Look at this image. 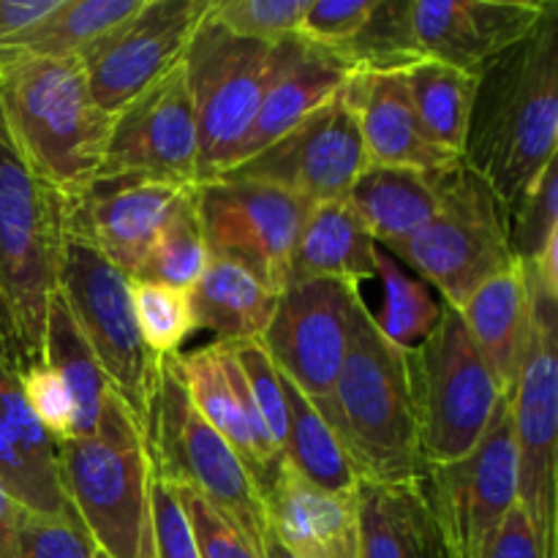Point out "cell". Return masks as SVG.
Instances as JSON below:
<instances>
[{
  "instance_id": "36",
  "label": "cell",
  "mask_w": 558,
  "mask_h": 558,
  "mask_svg": "<svg viewBox=\"0 0 558 558\" xmlns=\"http://www.w3.org/2000/svg\"><path fill=\"white\" fill-rule=\"evenodd\" d=\"M357 74L407 71L423 60L409 25V0H376L360 36L341 52Z\"/></svg>"
},
{
  "instance_id": "38",
  "label": "cell",
  "mask_w": 558,
  "mask_h": 558,
  "mask_svg": "<svg viewBox=\"0 0 558 558\" xmlns=\"http://www.w3.org/2000/svg\"><path fill=\"white\" fill-rule=\"evenodd\" d=\"M558 167L550 161L510 210V245L518 265L529 267L558 245Z\"/></svg>"
},
{
  "instance_id": "20",
  "label": "cell",
  "mask_w": 558,
  "mask_h": 558,
  "mask_svg": "<svg viewBox=\"0 0 558 558\" xmlns=\"http://www.w3.org/2000/svg\"><path fill=\"white\" fill-rule=\"evenodd\" d=\"M174 365L199 417L238 452L262 490L281 461V452L270 441L229 343L180 352L174 354Z\"/></svg>"
},
{
  "instance_id": "47",
  "label": "cell",
  "mask_w": 558,
  "mask_h": 558,
  "mask_svg": "<svg viewBox=\"0 0 558 558\" xmlns=\"http://www.w3.org/2000/svg\"><path fill=\"white\" fill-rule=\"evenodd\" d=\"M63 0H0V65L11 63L22 38L41 25Z\"/></svg>"
},
{
  "instance_id": "16",
  "label": "cell",
  "mask_w": 558,
  "mask_h": 558,
  "mask_svg": "<svg viewBox=\"0 0 558 558\" xmlns=\"http://www.w3.org/2000/svg\"><path fill=\"white\" fill-rule=\"evenodd\" d=\"M365 167L368 156L360 136L357 114L343 87L332 101L316 109L283 140L262 150L259 156L232 167L221 178L259 180L292 191L311 205H322V202L347 199L349 189Z\"/></svg>"
},
{
  "instance_id": "42",
  "label": "cell",
  "mask_w": 558,
  "mask_h": 558,
  "mask_svg": "<svg viewBox=\"0 0 558 558\" xmlns=\"http://www.w3.org/2000/svg\"><path fill=\"white\" fill-rule=\"evenodd\" d=\"M374 5L376 0H311L298 36L311 47L341 54L371 20Z\"/></svg>"
},
{
  "instance_id": "19",
  "label": "cell",
  "mask_w": 558,
  "mask_h": 558,
  "mask_svg": "<svg viewBox=\"0 0 558 558\" xmlns=\"http://www.w3.org/2000/svg\"><path fill=\"white\" fill-rule=\"evenodd\" d=\"M183 189L147 178H98L71 202L69 227L134 278Z\"/></svg>"
},
{
  "instance_id": "43",
  "label": "cell",
  "mask_w": 558,
  "mask_h": 558,
  "mask_svg": "<svg viewBox=\"0 0 558 558\" xmlns=\"http://www.w3.org/2000/svg\"><path fill=\"white\" fill-rule=\"evenodd\" d=\"M172 488L191 523L199 558H262L259 550L240 534V529L227 521L210 501L180 485H172Z\"/></svg>"
},
{
  "instance_id": "12",
  "label": "cell",
  "mask_w": 558,
  "mask_h": 558,
  "mask_svg": "<svg viewBox=\"0 0 558 558\" xmlns=\"http://www.w3.org/2000/svg\"><path fill=\"white\" fill-rule=\"evenodd\" d=\"M202 229L210 256L248 267L278 294L289 283V262L311 202L259 180L196 183Z\"/></svg>"
},
{
  "instance_id": "10",
  "label": "cell",
  "mask_w": 558,
  "mask_h": 558,
  "mask_svg": "<svg viewBox=\"0 0 558 558\" xmlns=\"http://www.w3.org/2000/svg\"><path fill=\"white\" fill-rule=\"evenodd\" d=\"M529 294V332L521 371L512 387V425L518 447V505L526 510L556 558V436H558V287L523 267Z\"/></svg>"
},
{
  "instance_id": "4",
  "label": "cell",
  "mask_w": 558,
  "mask_h": 558,
  "mask_svg": "<svg viewBox=\"0 0 558 558\" xmlns=\"http://www.w3.org/2000/svg\"><path fill=\"white\" fill-rule=\"evenodd\" d=\"M60 488L104 558L153 554V469L142 420L109 390L98 428L58 445Z\"/></svg>"
},
{
  "instance_id": "13",
  "label": "cell",
  "mask_w": 558,
  "mask_h": 558,
  "mask_svg": "<svg viewBox=\"0 0 558 558\" xmlns=\"http://www.w3.org/2000/svg\"><path fill=\"white\" fill-rule=\"evenodd\" d=\"M425 488L452 558H477L518 505V447L510 396L469 456L425 466Z\"/></svg>"
},
{
  "instance_id": "15",
  "label": "cell",
  "mask_w": 558,
  "mask_h": 558,
  "mask_svg": "<svg viewBox=\"0 0 558 558\" xmlns=\"http://www.w3.org/2000/svg\"><path fill=\"white\" fill-rule=\"evenodd\" d=\"M213 0H145L140 11L80 58L93 101L109 118L185 58Z\"/></svg>"
},
{
  "instance_id": "24",
  "label": "cell",
  "mask_w": 558,
  "mask_h": 558,
  "mask_svg": "<svg viewBox=\"0 0 558 558\" xmlns=\"http://www.w3.org/2000/svg\"><path fill=\"white\" fill-rule=\"evenodd\" d=\"M0 483L36 515L69 510L60 488L58 447L25 401L20 379L0 357Z\"/></svg>"
},
{
  "instance_id": "28",
  "label": "cell",
  "mask_w": 558,
  "mask_h": 558,
  "mask_svg": "<svg viewBox=\"0 0 558 558\" xmlns=\"http://www.w3.org/2000/svg\"><path fill=\"white\" fill-rule=\"evenodd\" d=\"M461 319L505 396H512L529 332V294L523 267L512 265L488 278L463 303Z\"/></svg>"
},
{
  "instance_id": "33",
  "label": "cell",
  "mask_w": 558,
  "mask_h": 558,
  "mask_svg": "<svg viewBox=\"0 0 558 558\" xmlns=\"http://www.w3.org/2000/svg\"><path fill=\"white\" fill-rule=\"evenodd\" d=\"M374 278L381 287V311H371V316L392 347L412 354L436 330L445 300L428 281L414 276L381 245L374 251Z\"/></svg>"
},
{
  "instance_id": "48",
  "label": "cell",
  "mask_w": 558,
  "mask_h": 558,
  "mask_svg": "<svg viewBox=\"0 0 558 558\" xmlns=\"http://www.w3.org/2000/svg\"><path fill=\"white\" fill-rule=\"evenodd\" d=\"M25 512V507L0 483V558H16V532Z\"/></svg>"
},
{
  "instance_id": "26",
  "label": "cell",
  "mask_w": 558,
  "mask_h": 558,
  "mask_svg": "<svg viewBox=\"0 0 558 558\" xmlns=\"http://www.w3.org/2000/svg\"><path fill=\"white\" fill-rule=\"evenodd\" d=\"M439 174L368 163L347 202L381 248L412 240L439 207Z\"/></svg>"
},
{
  "instance_id": "17",
  "label": "cell",
  "mask_w": 558,
  "mask_h": 558,
  "mask_svg": "<svg viewBox=\"0 0 558 558\" xmlns=\"http://www.w3.org/2000/svg\"><path fill=\"white\" fill-rule=\"evenodd\" d=\"M98 178L196 183V120L183 60L114 114Z\"/></svg>"
},
{
  "instance_id": "8",
  "label": "cell",
  "mask_w": 558,
  "mask_h": 558,
  "mask_svg": "<svg viewBox=\"0 0 558 558\" xmlns=\"http://www.w3.org/2000/svg\"><path fill=\"white\" fill-rule=\"evenodd\" d=\"M145 430L156 477L194 490L210 501L262 554L270 523L259 485L238 452L199 417L185 392L174 357L161 360Z\"/></svg>"
},
{
  "instance_id": "9",
  "label": "cell",
  "mask_w": 558,
  "mask_h": 558,
  "mask_svg": "<svg viewBox=\"0 0 558 558\" xmlns=\"http://www.w3.org/2000/svg\"><path fill=\"white\" fill-rule=\"evenodd\" d=\"M409 368L425 466L461 461L477 447L507 398L461 311L445 303L436 330L409 354Z\"/></svg>"
},
{
  "instance_id": "30",
  "label": "cell",
  "mask_w": 558,
  "mask_h": 558,
  "mask_svg": "<svg viewBox=\"0 0 558 558\" xmlns=\"http://www.w3.org/2000/svg\"><path fill=\"white\" fill-rule=\"evenodd\" d=\"M283 392H287V439H283L281 461H287L314 488L327 494H357L363 480L336 430L287 376H283Z\"/></svg>"
},
{
  "instance_id": "37",
  "label": "cell",
  "mask_w": 558,
  "mask_h": 558,
  "mask_svg": "<svg viewBox=\"0 0 558 558\" xmlns=\"http://www.w3.org/2000/svg\"><path fill=\"white\" fill-rule=\"evenodd\" d=\"M131 303L142 343L156 360L180 354L183 343L196 332L189 292L131 278Z\"/></svg>"
},
{
  "instance_id": "21",
  "label": "cell",
  "mask_w": 558,
  "mask_h": 558,
  "mask_svg": "<svg viewBox=\"0 0 558 558\" xmlns=\"http://www.w3.org/2000/svg\"><path fill=\"white\" fill-rule=\"evenodd\" d=\"M262 499L270 532L294 558H357V494H327L278 461Z\"/></svg>"
},
{
  "instance_id": "11",
  "label": "cell",
  "mask_w": 558,
  "mask_h": 558,
  "mask_svg": "<svg viewBox=\"0 0 558 558\" xmlns=\"http://www.w3.org/2000/svg\"><path fill=\"white\" fill-rule=\"evenodd\" d=\"M58 292L90 343L109 387L145 425L161 360L153 357L140 338L131 303V278L69 227L60 254Z\"/></svg>"
},
{
  "instance_id": "27",
  "label": "cell",
  "mask_w": 558,
  "mask_h": 558,
  "mask_svg": "<svg viewBox=\"0 0 558 558\" xmlns=\"http://www.w3.org/2000/svg\"><path fill=\"white\" fill-rule=\"evenodd\" d=\"M189 298L196 330L213 332L216 343L262 341L278 305L276 289L227 256H210Z\"/></svg>"
},
{
  "instance_id": "29",
  "label": "cell",
  "mask_w": 558,
  "mask_h": 558,
  "mask_svg": "<svg viewBox=\"0 0 558 558\" xmlns=\"http://www.w3.org/2000/svg\"><path fill=\"white\" fill-rule=\"evenodd\" d=\"M376 240L347 199L311 207L289 262V283L308 278H338L363 283L374 278ZM287 283V287H289Z\"/></svg>"
},
{
  "instance_id": "31",
  "label": "cell",
  "mask_w": 558,
  "mask_h": 558,
  "mask_svg": "<svg viewBox=\"0 0 558 558\" xmlns=\"http://www.w3.org/2000/svg\"><path fill=\"white\" fill-rule=\"evenodd\" d=\"M403 76L425 140L445 156L461 161L477 76L430 58L414 63Z\"/></svg>"
},
{
  "instance_id": "3",
  "label": "cell",
  "mask_w": 558,
  "mask_h": 558,
  "mask_svg": "<svg viewBox=\"0 0 558 558\" xmlns=\"http://www.w3.org/2000/svg\"><path fill=\"white\" fill-rule=\"evenodd\" d=\"M332 430L363 483L425 474L409 354L381 336L363 294L354 300L349 349L332 387Z\"/></svg>"
},
{
  "instance_id": "22",
  "label": "cell",
  "mask_w": 558,
  "mask_h": 558,
  "mask_svg": "<svg viewBox=\"0 0 558 558\" xmlns=\"http://www.w3.org/2000/svg\"><path fill=\"white\" fill-rule=\"evenodd\" d=\"M354 74H357L354 65L343 60L341 54L311 47L303 38L294 36L281 69L276 71L265 98H262L259 112H256L232 167L259 156L262 150L283 140L316 109L332 101Z\"/></svg>"
},
{
  "instance_id": "18",
  "label": "cell",
  "mask_w": 558,
  "mask_h": 558,
  "mask_svg": "<svg viewBox=\"0 0 558 558\" xmlns=\"http://www.w3.org/2000/svg\"><path fill=\"white\" fill-rule=\"evenodd\" d=\"M550 3L499 0H409V25L420 54L477 76L534 31Z\"/></svg>"
},
{
  "instance_id": "49",
  "label": "cell",
  "mask_w": 558,
  "mask_h": 558,
  "mask_svg": "<svg viewBox=\"0 0 558 558\" xmlns=\"http://www.w3.org/2000/svg\"><path fill=\"white\" fill-rule=\"evenodd\" d=\"M262 558H294L281 543H278V537L270 532V526H267L265 543H262Z\"/></svg>"
},
{
  "instance_id": "39",
  "label": "cell",
  "mask_w": 558,
  "mask_h": 558,
  "mask_svg": "<svg viewBox=\"0 0 558 558\" xmlns=\"http://www.w3.org/2000/svg\"><path fill=\"white\" fill-rule=\"evenodd\" d=\"M308 3L311 0H213L210 16L234 36L278 44L298 36Z\"/></svg>"
},
{
  "instance_id": "14",
  "label": "cell",
  "mask_w": 558,
  "mask_h": 558,
  "mask_svg": "<svg viewBox=\"0 0 558 558\" xmlns=\"http://www.w3.org/2000/svg\"><path fill=\"white\" fill-rule=\"evenodd\" d=\"M357 298V283L338 278L289 283L262 338L276 368L319 409L330 428L332 387L347 357Z\"/></svg>"
},
{
  "instance_id": "44",
  "label": "cell",
  "mask_w": 558,
  "mask_h": 558,
  "mask_svg": "<svg viewBox=\"0 0 558 558\" xmlns=\"http://www.w3.org/2000/svg\"><path fill=\"white\" fill-rule=\"evenodd\" d=\"M16 379H20L33 417L38 420L44 434L54 441V447L74 439V401H71L60 376L47 363H41L33 365L31 371H25Z\"/></svg>"
},
{
  "instance_id": "32",
  "label": "cell",
  "mask_w": 558,
  "mask_h": 558,
  "mask_svg": "<svg viewBox=\"0 0 558 558\" xmlns=\"http://www.w3.org/2000/svg\"><path fill=\"white\" fill-rule=\"evenodd\" d=\"M44 363L60 376L74 401V439L90 436L98 428L104 401L112 387H109L107 374L98 365L90 343L85 341L74 316L65 308L60 292H54L52 305H49Z\"/></svg>"
},
{
  "instance_id": "50",
  "label": "cell",
  "mask_w": 558,
  "mask_h": 558,
  "mask_svg": "<svg viewBox=\"0 0 558 558\" xmlns=\"http://www.w3.org/2000/svg\"><path fill=\"white\" fill-rule=\"evenodd\" d=\"M96 558H104V556H101V554H98V556H96Z\"/></svg>"
},
{
  "instance_id": "41",
  "label": "cell",
  "mask_w": 558,
  "mask_h": 558,
  "mask_svg": "<svg viewBox=\"0 0 558 558\" xmlns=\"http://www.w3.org/2000/svg\"><path fill=\"white\" fill-rule=\"evenodd\" d=\"M96 545L87 537L76 512L58 515L25 512L16 532V558H96Z\"/></svg>"
},
{
  "instance_id": "1",
  "label": "cell",
  "mask_w": 558,
  "mask_h": 558,
  "mask_svg": "<svg viewBox=\"0 0 558 558\" xmlns=\"http://www.w3.org/2000/svg\"><path fill=\"white\" fill-rule=\"evenodd\" d=\"M558 145V5L477 74L461 163L515 207Z\"/></svg>"
},
{
  "instance_id": "34",
  "label": "cell",
  "mask_w": 558,
  "mask_h": 558,
  "mask_svg": "<svg viewBox=\"0 0 558 558\" xmlns=\"http://www.w3.org/2000/svg\"><path fill=\"white\" fill-rule=\"evenodd\" d=\"M145 0H63L22 38L16 58H82L107 33L129 22Z\"/></svg>"
},
{
  "instance_id": "40",
  "label": "cell",
  "mask_w": 558,
  "mask_h": 558,
  "mask_svg": "<svg viewBox=\"0 0 558 558\" xmlns=\"http://www.w3.org/2000/svg\"><path fill=\"white\" fill-rule=\"evenodd\" d=\"M234 360H238L243 379L248 385L251 398H254L259 417L265 423L270 441L278 452H283V439H287V392H283V376L276 363L267 354L262 341H238L229 343Z\"/></svg>"
},
{
  "instance_id": "46",
  "label": "cell",
  "mask_w": 558,
  "mask_h": 558,
  "mask_svg": "<svg viewBox=\"0 0 558 558\" xmlns=\"http://www.w3.org/2000/svg\"><path fill=\"white\" fill-rule=\"evenodd\" d=\"M477 558H548V550L532 518L521 505H515Z\"/></svg>"
},
{
  "instance_id": "23",
  "label": "cell",
  "mask_w": 558,
  "mask_h": 558,
  "mask_svg": "<svg viewBox=\"0 0 558 558\" xmlns=\"http://www.w3.org/2000/svg\"><path fill=\"white\" fill-rule=\"evenodd\" d=\"M347 96L357 114L368 163L420 172H445L461 163L425 140L403 71L354 74L347 85Z\"/></svg>"
},
{
  "instance_id": "5",
  "label": "cell",
  "mask_w": 558,
  "mask_h": 558,
  "mask_svg": "<svg viewBox=\"0 0 558 558\" xmlns=\"http://www.w3.org/2000/svg\"><path fill=\"white\" fill-rule=\"evenodd\" d=\"M0 109L27 163L65 199L96 183L112 118L93 101L80 58L0 65Z\"/></svg>"
},
{
  "instance_id": "2",
  "label": "cell",
  "mask_w": 558,
  "mask_h": 558,
  "mask_svg": "<svg viewBox=\"0 0 558 558\" xmlns=\"http://www.w3.org/2000/svg\"><path fill=\"white\" fill-rule=\"evenodd\" d=\"M71 199L27 163L0 109V357L22 376L44 363Z\"/></svg>"
},
{
  "instance_id": "25",
  "label": "cell",
  "mask_w": 558,
  "mask_h": 558,
  "mask_svg": "<svg viewBox=\"0 0 558 558\" xmlns=\"http://www.w3.org/2000/svg\"><path fill=\"white\" fill-rule=\"evenodd\" d=\"M357 558H452L423 477L360 483Z\"/></svg>"
},
{
  "instance_id": "6",
  "label": "cell",
  "mask_w": 558,
  "mask_h": 558,
  "mask_svg": "<svg viewBox=\"0 0 558 558\" xmlns=\"http://www.w3.org/2000/svg\"><path fill=\"white\" fill-rule=\"evenodd\" d=\"M398 262L428 281L450 308L463 303L488 278L515 265L510 245V207L483 178L463 163L439 174V207L407 243L392 245Z\"/></svg>"
},
{
  "instance_id": "45",
  "label": "cell",
  "mask_w": 558,
  "mask_h": 558,
  "mask_svg": "<svg viewBox=\"0 0 558 558\" xmlns=\"http://www.w3.org/2000/svg\"><path fill=\"white\" fill-rule=\"evenodd\" d=\"M153 554L156 558H199L194 532L167 480H153Z\"/></svg>"
},
{
  "instance_id": "7",
  "label": "cell",
  "mask_w": 558,
  "mask_h": 558,
  "mask_svg": "<svg viewBox=\"0 0 558 558\" xmlns=\"http://www.w3.org/2000/svg\"><path fill=\"white\" fill-rule=\"evenodd\" d=\"M292 38L251 41L229 33L210 14L196 27L183 58L196 120V183L232 169Z\"/></svg>"
},
{
  "instance_id": "35",
  "label": "cell",
  "mask_w": 558,
  "mask_h": 558,
  "mask_svg": "<svg viewBox=\"0 0 558 558\" xmlns=\"http://www.w3.org/2000/svg\"><path fill=\"white\" fill-rule=\"evenodd\" d=\"M207 262H210V251H207L205 229H202L196 183H191L174 199L134 281H150L158 287L178 289V292H191L205 272Z\"/></svg>"
}]
</instances>
